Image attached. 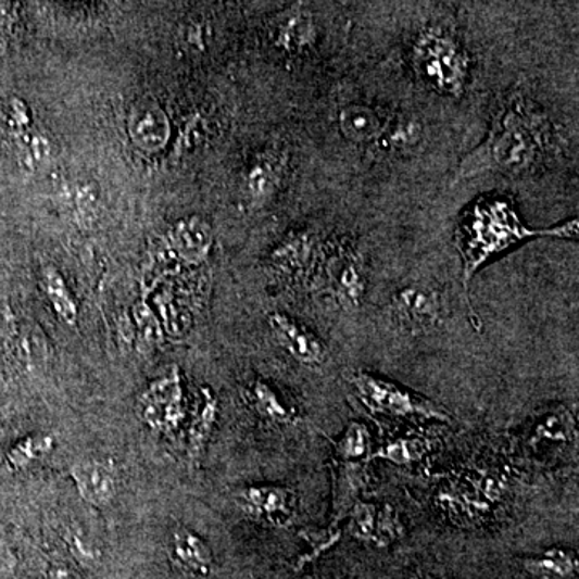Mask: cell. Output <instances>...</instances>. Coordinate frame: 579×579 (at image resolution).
Instances as JSON below:
<instances>
[{"instance_id":"18","label":"cell","mask_w":579,"mask_h":579,"mask_svg":"<svg viewBox=\"0 0 579 579\" xmlns=\"http://www.w3.org/2000/svg\"><path fill=\"white\" fill-rule=\"evenodd\" d=\"M247 401L257 417L274 425H291L297 414L280 397L279 391L263 378L251 381L247 388Z\"/></svg>"},{"instance_id":"34","label":"cell","mask_w":579,"mask_h":579,"mask_svg":"<svg viewBox=\"0 0 579 579\" xmlns=\"http://www.w3.org/2000/svg\"><path fill=\"white\" fill-rule=\"evenodd\" d=\"M187 41H189L190 47L197 49V47H202V29L200 26H192V28L187 32Z\"/></svg>"},{"instance_id":"21","label":"cell","mask_w":579,"mask_h":579,"mask_svg":"<svg viewBox=\"0 0 579 579\" xmlns=\"http://www.w3.org/2000/svg\"><path fill=\"white\" fill-rule=\"evenodd\" d=\"M217 413H219L217 398L214 397L210 388H202V404H200L189 430L190 461H199L200 455L205 451L207 440H210L214 424H216Z\"/></svg>"},{"instance_id":"12","label":"cell","mask_w":579,"mask_h":579,"mask_svg":"<svg viewBox=\"0 0 579 579\" xmlns=\"http://www.w3.org/2000/svg\"><path fill=\"white\" fill-rule=\"evenodd\" d=\"M319 253L316 234L307 229L293 230L270 251V266L286 276H301L316 264Z\"/></svg>"},{"instance_id":"2","label":"cell","mask_w":579,"mask_h":579,"mask_svg":"<svg viewBox=\"0 0 579 579\" xmlns=\"http://www.w3.org/2000/svg\"><path fill=\"white\" fill-rule=\"evenodd\" d=\"M551 136L544 113L530 100L517 97L499 113L484 142L462 160L455 179H468L488 171L527 173L544 159Z\"/></svg>"},{"instance_id":"1","label":"cell","mask_w":579,"mask_h":579,"mask_svg":"<svg viewBox=\"0 0 579 579\" xmlns=\"http://www.w3.org/2000/svg\"><path fill=\"white\" fill-rule=\"evenodd\" d=\"M578 219L549 229H531L508 199H480L462 214L455 229V247L462 261V282L468 301V287L477 270L494 254L534 237L578 239Z\"/></svg>"},{"instance_id":"3","label":"cell","mask_w":579,"mask_h":579,"mask_svg":"<svg viewBox=\"0 0 579 579\" xmlns=\"http://www.w3.org/2000/svg\"><path fill=\"white\" fill-rule=\"evenodd\" d=\"M411 59L421 83L435 92L461 97L470 79V55L446 26L428 25L414 38Z\"/></svg>"},{"instance_id":"19","label":"cell","mask_w":579,"mask_h":579,"mask_svg":"<svg viewBox=\"0 0 579 579\" xmlns=\"http://www.w3.org/2000/svg\"><path fill=\"white\" fill-rule=\"evenodd\" d=\"M424 139V125L414 116H393L388 118L380 137L374 142L378 153H404L413 150Z\"/></svg>"},{"instance_id":"31","label":"cell","mask_w":579,"mask_h":579,"mask_svg":"<svg viewBox=\"0 0 579 579\" xmlns=\"http://www.w3.org/2000/svg\"><path fill=\"white\" fill-rule=\"evenodd\" d=\"M68 542L73 555H75L78 561H81L83 564L92 565L99 561V554H97L96 549H93L92 545L87 544L81 534L70 533Z\"/></svg>"},{"instance_id":"7","label":"cell","mask_w":579,"mask_h":579,"mask_svg":"<svg viewBox=\"0 0 579 579\" xmlns=\"http://www.w3.org/2000/svg\"><path fill=\"white\" fill-rule=\"evenodd\" d=\"M236 502L251 520L280 528L293 520L298 496L291 488L250 484L237 491Z\"/></svg>"},{"instance_id":"14","label":"cell","mask_w":579,"mask_h":579,"mask_svg":"<svg viewBox=\"0 0 579 579\" xmlns=\"http://www.w3.org/2000/svg\"><path fill=\"white\" fill-rule=\"evenodd\" d=\"M390 116L366 103H348L337 115L341 136L354 146H374Z\"/></svg>"},{"instance_id":"22","label":"cell","mask_w":579,"mask_h":579,"mask_svg":"<svg viewBox=\"0 0 579 579\" xmlns=\"http://www.w3.org/2000/svg\"><path fill=\"white\" fill-rule=\"evenodd\" d=\"M55 443L56 440L53 435L38 433L23 438L7 451V468L12 471H22L32 467L36 462L42 461L43 457L52 453Z\"/></svg>"},{"instance_id":"24","label":"cell","mask_w":579,"mask_h":579,"mask_svg":"<svg viewBox=\"0 0 579 579\" xmlns=\"http://www.w3.org/2000/svg\"><path fill=\"white\" fill-rule=\"evenodd\" d=\"M15 137L20 162L28 169H38L49 163L52 146L41 133L28 129L25 133L15 134Z\"/></svg>"},{"instance_id":"16","label":"cell","mask_w":579,"mask_h":579,"mask_svg":"<svg viewBox=\"0 0 579 579\" xmlns=\"http://www.w3.org/2000/svg\"><path fill=\"white\" fill-rule=\"evenodd\" d=\"M173 558L192 574L210 577L214 568V555L210 545L189 528L179 527L173 533Z\"/></svg>"},{"instance_id":"30","label":"cell","mask_w":579,"mask_h":579,"mask_svg":"<svg viewBox=\"0 0 579 579\" xmlns=\"http://www.w3.org/2000/svg\"><path fill=\"white\" fill-rule=\"evenodd\" d=\"M70 199H72L73 206L81 211L83 214L93 213L96 211L97 200H99L97 199L96 189H93V186H89V184H78V186L73 187Z\"/></svg>"},{"instance_id":"8","label":"cell","mask_w":579,"mask_h":579,"mask_svg":"<svg viewBox=\"0 0 579 579\" xmlns=\"http://www.w3.org/2000/svg\"><path fill=\"white\" fill-rule=\"evenodd\" d=\"M274 337L280 347L297 363L307 367H320L327 361L329 351L326 343L314 331L294 320L289 314L270 313L267 317Z\"/></svg>"},{"instance_id":"4","label":"cell","mask_w":579,"mask_h":579,"mask_svg":"<svg viewBox=\"0 0 579 579\" xmlns=\"http://www.w3.org/2000/svg\"><path fill=\"white\" fill-rule=\"evenodd\" d=\"M324 282L338 306L360 310L367 290L366 261L356 242L340 237L320 249Z\"/></svg>"},{"instance_id":"10","label":"cell","mask_w":579,"mask_h":579,"mask_svg":"<svg viewBox=\"0 0 579 579\" xmlns=\"http://www.w3.org/2000/svg\"><path fill=\"white\" fill-rule=\"evenodd\" d=\"M286 165V155L279 150H264L251 160L243 174V190L251 206H264L274 199Z\"/></svg>"},{"instance_id":"5","label":"cell","mask_w":579,"mask_h":579,"mask_svg":"<svg viewBox=\"0 0 579 579\" xmlns=\"http://www.w3.org/2000/svg\"><path fill=\"white\" fill-rule=\"evenodd\" d=\"M351 385L356 390L357 398L374 413L397 417H421L427 420H451V415L440 404L418 397L413 391L377 375L360 370L351 375Z\"/></svg>"},{"instance_id":"29","label":"cell","mask_w":579,"mask_h":579,"mask_svg":"<svg viewBox=\"0 0 579 579\" xmlns=\"http://www.w3.org/2000/svg\"><path fill=\"white\" fill-rule=\"evenodd\" d=\"M3 119H5V125L13 130V134L25 133L32 125L28 106L20 99H12L7 103L5 109H3Z\"/></svg>"},{"instance_id":"25","label":"cell","mask_w":579,"mask_h":579,"mask_svg":"<svg viewBox=\"0 0 579 579\" xmlns=\"http://www.w3.org/2000/svg\"><path fill=\"white\" fill-rule=\"evenodd\" d=\"M335 453L341 461H357L366 457L370 450L369 428L361 421H351L343 435L333 441Z\"/></svg>"},{"instance_id":"35","label":"cell","mask_w":579,"mask_h":579,"mask_svg":"<svg viewBox=\"0 0 579 579\" xmlns=\"http://www.w3.org/2000/svg\"><path fill=\"white\" fill-rule=\"evenodd\" d=\"M407 579H433V578L428 577V575L414 574V575H411V577Z\"/></svg>"},{"instance_id":"9","label":"cell","mask_w":579,"mask_h":579,"mask_svg":"<svg viewBox=\"0 0 579 579\" xmlns=\"http://www.w3.org/2000/svg\"><path fill=\"white\" fill-rule=\"evenodd\" d=\"M79 496L92 507H106L118 493V470L113 462L83 461L70 467Z\"/></svg>"},{"instance_id":"20","label":"cell","mask_w":579,"mask_h":579,"mask_svg":"<svg viewBox=\"0 0 579 579\" xmlns=\"http://www.w3.org/2000/svg\"><path fill=\"white\" fill-rule=\"evenodd\" d=\"M41 286L56 316L66 326H76L79 316L78 301L73 297L72 290L66 286L65 279L59 273V269L53 266L43 267Z\"/></svg>"},{"instance_id":"32","label":"cell","mask_w":579,"mask_h":579,"mask_svg":"<svg viewBox=\"0 0 579 579\" xmlns=\"http://www.w3.org/2000/svg\"><path fill=\"white\" fill-rule=\"evenodd\" d=\"M15 568V554L9 547L0 545V579H12Z\"/></svg>"},{"instance_id":"13","label":"cell","mask_w":579,"mask_h":579,"mask_svg":"<svg viewBox=\"0 0 579 579\" xmlns=\"http://www.w3.org/2000/svg\"><path fill=\"white\" fill-rule=\"evenodd\" d=\"M270 39L286 53H303L316 43L317 26L313 13L297 5L277 16L270 28Z\"/></svg>"},{"instance_id":"11","label":"cell","mask_w":579,"mask_h":579,"mask_svg":"<svg viewBox=\"0 0 579 579\" xmlns=\"http://www.w3.org/2000/svg\"><path fill=\"white\" fill-rule=\"evenodd\" d=\"M127 129L130 140L147 152H156L169 142V119L165 110L153 99H142L134 103Z\"/></svg>"},{"instance_id":"15","label":"cell","mask_w":579,"mask_h":579,"mask_svg":"<svg viewBox=\"0 0 579 579\" xmlns=\"http://www.w3.org/2000/svg\"><path fill=\"white\" fill-rule=\"evenodd\" d=\"M169 242L184 260L199 263L213 247V229L200 217L180 221L169 230Z\"/></svg>"},{"instance_id":"27","label":"cell","mask_w":579,"mask_h":579,"mask_svg":"<svg viewBox=\"0 0 579 579\" xmlns=\"http://www.w3.org/2000/svg\"><path fill=\"white\" fill-rule=\"evenodd\" d=\"M571 431H574V425L568 415L552 414L534 428L531 443H567L571 440Z\"/></svg>"},{"instance_id":"33","label":"cell","mask_w":579,"mask_h":579,"mask_svg":"<svg viewBox=\"0 0 579 579\" xmlns=\"http://www.w3.org/2000/svg\"><path fill=\"white\" fill-rule=\"evenodd\" d=\"M49 579H83L76 574L72 568L63 567V565H55V567L50 568Z\"/></svg>"},{"instance_id":"26","label":"cell","mask_w":579,"mask_h":579,"mask_svg":"<svg viewBox=\"0 0 579 579\" xmlns=\"http://www.w3.org/2000/svg\"><path fill=\"white\" fill-rule=\"evenodd\" d=\"M378 517H380V505L374 504V502H357L353 511H351V537L364 542V544L375 545V542H377Z\"/></svg>"},{"instance_id":"28","label":"cell","mask_w":579,"mask_h":579,"mask_svg":"<svg viewBox=\"0 0 579 579\" xmlns=\"http://www.w3.org/2000/svg\"><path fill=\"white\" fill-rule=\"evenodd\" d=\"M207 134V119L202 113L189 116L186 123V129L180 134V140L177 142V152L186 153L196 150L200 143L205 140Z\"/></svg>"},{"instance_id":"6","label":"cell","mask_w":579,"mask_h":579,"mask_svg":"<svg viewBox=\"0 0 579 579\" xmlns=\"http://www.w3.org/2000/svg\"><path fill=\"white\" fill-rule=\"evenodd\" d=\"M391 311L404 330L424 333L433 330L443 320V294L427 284H410L393 294Z\"/></svg>"},{"instance_id":"23","label":"cell","mask_w":579,"mask_h":579,"mask_svg":"<svg viewBox=\"0 0 579 579\" xmlns=\"http://www.w3.org/2000/svg\"><path fill=\"white\" fill-rule=\"evenodd\" d=\"M431 451V441L425 438H397L375 451L369 458H381L400 467L417 464Z\"/></svg>"},{"instance_id":"17","label":"cell","mask_w":579,"mask_h":579,"mask_svg":"<svg viewBox=\"0 0 579 579\" xmlns=\"http://www.w3.org/2000/svg\"><path fill=\"white\" fill-rule=\"evenodd\" d=\"M521 567L537 579H574L579 571L577 552L565 547H549L538 555L525 557Z\"/></svg>"}]
</instances>
